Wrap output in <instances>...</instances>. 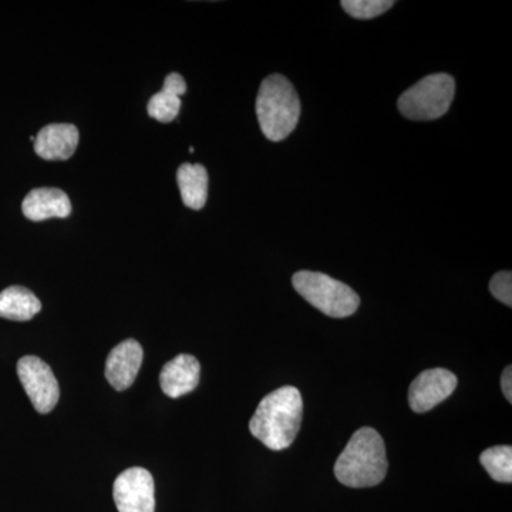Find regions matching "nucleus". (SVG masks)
I'll return each mask as SVG.
<instances>
[{
	"mask_svg": "<svg viewBox=\"0 0 512 512\" xmlns=\"http://www.w3.org/2000/svg\"><path fill=\"white\" fill-rule=\"evenodd\" d=\"M302 414L301 392L296 387L284 386L262 399L249 421V430L269 450H285L298 436Z\"/></svg>",
	"mask_w": 512,
	"mask_h": 512,
	"instance_id": "f257e3e1",
	"label": "nucleus"
},
{
	"mask_svg": "<svg viewBox=\"0 0 512 512\" xmlns=\"http://www.w3.org/2000/svg\"><path fill=\"white\" fill-rule=\"evenodd\" d=\"M387 467L382 436L372 427H363L353 434L336 460L335 476L350 488L375 487L386 477Z\"/></svg>",
	"mask_w": 512,
	"mask_h": 512,
	"instance_id": "f03ea898",
	"label": "nucleus"
},
{
	"mask_svg": "<svg viewBox=\"0 0 512 512\" xmlns=\"http://www.w3.org/2000/svg\"><path fill=\"white\" fill-rule=\"evenodd\" d=\"M256 116L262 133L278 143L295 130L301 117V100L292 83L282 74H271L259 87Z\"/></svg>",
	"mask_w": 512,
	"mask_h": 512,
	"instance_id": "7ed1b4c3",
	"label": "nucleus"
},
{
	"mask_svg": "<svg viewBox=\"0 0 512 512\" xmlns=\"http://www.w3.org/2000/svg\"><path fill=\"white\" fill-rule=\"evenodd\" d=\"M295 291L330 318H348L360 305L359 295L350 286L320 272L301 271L293 275Z\"/></svg>",
	"mask_w": 512,
	"mask_h": 512,
	"instance_id": "20e7f679",
	"label": "nucleus"
},
{
	"mask_svg": "<svg viewBox=\"0 0 512 512\" xmlns=\"http://www.w3.org/2000/svg\"><path fill=\"white\" fill-rule=\"evenodd\" d=\"M454 92L456 83L450 74H430L406 90L397 101V107L409 120L440 119L450 109Z\"/></svg>",
	"mask_w": 512,
	"mask_h": 512,
	"instance_id": "39448f33",
	"label": "nucleus"
},
{
	"mask_svg": "<svg viewBox=\"0 0 512 512\" xmlns=\"http://www.w3.org/2000/svg\"><path fill=\"white\" fill-rule=\"evenodd\" d=\"M18 376L36 412L47 414L59 402L60 389L52 369L36 356H25L18 362Z\"/></svg>",
	"mask_w": 512,
	"mask_h": 512,
	"instance_id": "423d86ee",
	"label": "nucleus"
},
{
	"mask_svg": "<svg viewBox=\"0 0 512 512\" xmlns=\"http://www.w3.org/2000/svg\"><path fill=\"white\" fill-rule=\"evenodd\" d=\"M114 503L119 512H154V478L143 467L128 468L114 481Z\"/></svg>",
	"mask_w": 512,
	"mask_h": 512,
	"instance_id": "0eeeda50",
	"label": "nucleus"
},
{
	"mask_svg": "<svg viewBox=\"0 0 512 512\" xmlns=\"http://www.w3.org/2000/svg\"><path fill=\"white\" fill-rule=\"evenodd\" d=\"M457 376L446 369H429L413 380L409 403L413 412L426 413L448 399L456 390Z\"/></svg>",
	"mask_w": 512,
	"mask_h": 512,
	"instance_id": "6e6552de",
	"label": "nucleus"
},
{
	"mask_svg": "<svg viewBox=\"0 0 512 512\" xmlns=\"http://www.w3.org/2000/svg\"><path fill=\"white\" fill-rule=\"evenodd\" d=\"M143 363V348L134 339L124 340L111 350L106 362V379L117 392L134 383Z\"/></svg>",
	"mask_w": 512,
	"mask_h": 512,
	"instance_id": "1a4fd4ad",
	"label": "nucleus"
},
{
	"mask_svg": "<svg viewBox=\"0 0 512 512\" xmlns=\"http://www.w3.org/2000/svg\"><path fill=\"white\" fill-rule=\"evenodd\" d=\"M200 372V362L194 356L178 355L161 370V389L171 399L185 396L200 383Z\"/></svg>",
	"mask_w": 512,
	"mask_h": 512,
	"instance_id": "9d476101",
	"label": "nucleus"
},
{
	"mask_svg": "<svg viewBox=\"0 0 512 512\" xmlns=\"http://www.w3.org/2000/svg\"><path fill=\"white\" fill-rule=\"evenodd\" d=\"M22 211L28 220L35 222L67 218L72 214V202L59 188H35L23 200Z\"/></svg>",
	"mask_w": 512,
	"mask_h": 512,
	"instance_id": "9b49d317",
	"label": "nucleus"
},
{
	"mask_svg": "<svg viewBox=\"0 0 512 512\" xmlns=\"http://www.w3.org/2000/svg\"><path fill=\"white\" fill-rule=\"evenodd\" d=\"M79 144V130L73 124H49L35 138L37 156L45 160H67Z\"/></svg>",
	"mask_w": 512,
	"mask_h": 512,
	"instance_id": "f8f14e48",
	"label": "nucleus"
},
{
	"mask_svg": "<svg viewBox=\"0 0 512 512\" xmlns=\"http://www.w3.org/2000/svg\"><path fill=\"white\" fill-rule=\"evenodd\" d=\"M187 92V83L178 73H170L164 80L163 90L148 101V116L160 123H171L177 119L181 109V96Z\"/></svg>",
	"mask_w": 512,
	"mask_h": 512,
	"instance_id": "ddd939ff",
	"label": "nucleus"
},
{
	"mask_svg": "<svg viewBox=\"0 0 512 512\" xmlns=\"http://www.w3.org/2000/svg\"><path fill=\"white\" fill-rule=\"evenodd\" d=\"M177 183L185 207L191 210L204 208L208 198V173L201 164H181L177 171Z\"/></svg>",
	"mask_w": 512,
	"mask_h": 512,
	"instance_id": "4468645a",
	"label": "nucleus"
},
{
	"mask_svg": "<svg viewBox=\"0 0 512 512\" xmlns=\"http://www.w3.org/2000/svg\"><path fill=\"white\" fill-rule=\"evenodd\" d=\"M42 309L37 296L23 286H10L0 292V318L26 322Z\"/></svg>",
	"mask_w": 512,
	"mask_h": 512,
	"instance_id": "2eb2a0df",
	"label": "nucleus"
},
{
	"mask_svg": "<svg viewBox=\"0 0 512 512\" xmlns=\"http://www.w3.org/2000/svg\"><path fill=\"white\" fill-rule=\"evenodd\" d=\"M481 466L498 483L510 484L512 481V447L495 446L487 448L480 457Z\"/></svg>",
	"mask_w": 512,
	"mask_h": 512,
	"instance_id": "dca6fc26",
	"label": "nucleus"
},
{
	"mask_svg": "<svg viewBox=\"0 0 512 512\" xmlns=\"http://www.w3.org/2000/svg\"><path fill=\"white\" fill-rule=\"evenodd\" d=\"M342 8L355 19H373L392 9V0H343Z\"/></svg>",
	"mask_w": 512,
	"mask_h": 512,
	"instance_id": "f3484780",
	"label": "nucleus"
},
{
	"mask_svg": "<svg viewBox=\"0 0 512 512\" xmlns=\"http://www.w3.org/2000/svg\"><path fill=\"white\" fill-rule=\"evenodd\" d=\"M490 291L495 299L503 302L508 308L512 306V274L510 271L498 272L490 282Z\"/></svg>",
	"mask_w": 512,
	"mask_h": 512,
	"instance_id": "a211bd4d",
	"label": "nucleus"
},
{
	"mask_svg": "<svg viewBox=\"0 0 512 512\" xmlns=\"http://www.w3.org/2000/svg\"><path fill=\"white\" fill-rule=\"evenodd\" d=\"M501 387H503V393L505 399L508 402H512V369L511 366L505 367L503 377H501Z\"/></svg>",
	"mask_w": 512,
	"mask_h": 512,
	"instance_id": "6ab92c4d",
	"label": "nucleus"
}]
</instances>
